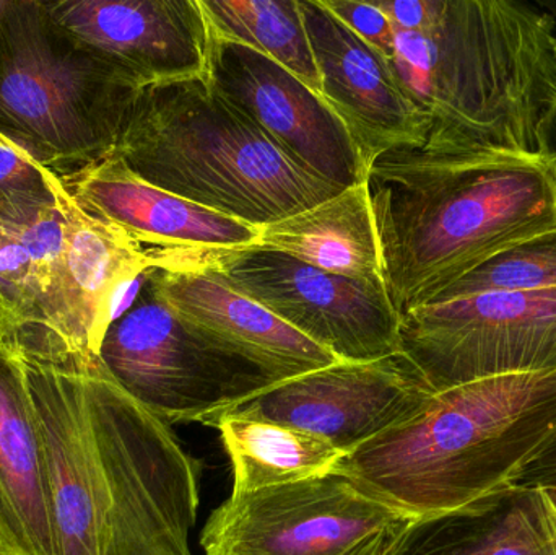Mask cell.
I'll return each instance as SVG.
<instances>
[{"label":"cell","mask_w":556,"mask_h":555,"mask_svg":"<svg viewBox=\"0 0 556 555\" xmlns=\"http://www.w3.org/2000/svg\"><path fill=\"white\" fill-rule=\"evenodd\" d=\"M20 361V358H18ZM59 555H194L202 465L98 357L20 361Z\"/></svg>","instance_id":"1"},{"label":"cell","mask_w":556,"mask_h":555,"mask_svg":"<svg viewBox=\"0 0 556 555\" xmlns=\"http://www.w3.org/2000/svg\"><path fill=\"white\" fill-rule=\"evenodd\" d=\"M395 28L392 72L430 119L425 146L539 155L556 101V20L521 0H375Z\"/></svg>","instance_id":"2"},{"label":"cell","mask_w":556,"mask_h":555,"mask_svg":"<svg viewBox=\"0 0 556 555\" xmlns=\"http://www.w3.org/2000/svg\"><path fill=\"white\" fill-rule=\"evenodd\" d=\"M386 290L399 316L513 244L556 230V169L525 153L402 147L366 175Z\"/></svg>","instance_id":"3"},{"label":"cell","mask_w":556,"mask_h":555,"mask_svg":"<svg viewBox=\"0 0 556 555\" xmlns=\"http://www.w3.org/2000/svg\"><path fill=\"white\" fill-rule=\"evenodd\" d=\"M555 432L556 370L483 378L430 394L333 472L417 520L508 488Z\"/></svg>","instance_id":"4"},{"label":"cell","mask_w":556,"mask_h":555,"mask_svg":"<svg viewBox=\"0 0 556 555\" xmlns=\"http://www.w3.org/2000/svg\"><path fill=\"white\" fill-rule=\"evenodd\" d=\"M113 153L143 181L254 227L343 191L291 160L207 75L142 87Z\"/></svg>","instance_id":"5"},{"label":"cell","mask_w":556,"mask_h":555,"mask_svg":"<svg viewBox=\"0 0 556 555\" xmlns=\"http://www.w3.org/2000/svg\"><path fill=\"white\" fill-rule=\"evenodd\" d=\"M140 85L65 33L45 0H9L0 20V134L55 175L116 147Z\"/></svg>","instance_id":"6"},{"label":"cell","mask_w":556,"mask_h":555,"mask_svg":"<svg viewBox=\"0 0 556 555\" xmlns=\"http://www.w3.org/2000/svg\"><path fill=\"white\" fill-rule=\"evenodd\" d=\"M147 273L132 302L108 329L98 358L153 416L169 426H212L222 414L285 381L179 319L156 295Z\"/></svg>","instance_id":"7"},{"label":"cell","mask_w":556,"mask_h":555,"mask_svg":"<svg viewBox=\"0 0 556 555\" xmlns=\"http://www.w3.org/2000/svg\"><path fill=\"white\" fill-rule=\"evenodd\" d=\"M399 354L431 394L556 370V289L433 302L401 316Z\"/></svg>","instance_id":"8"},{"label":"cell","mask_w":556,"mask_h":555,"mask_svg":"<svg viewBox=\"0 0 556 555\" xmlns=\"http://www.w3.org/2000/svg\"><path fill=\"white\" fill-rule=\"evenodd\" d=\"M172 260L220 274L339 362H375L399 354L401 316L381 283L324 273L261 247L189 251Z\"/></svg>","instance_id":"9"},{"label":"cell","mask_w":556,"mask_h":555,"mask_svg":"<svg viewBox=\"0 0 556 555\" xmlns=\"http://www.w3.org/2000/svg\"><path fill=\"white\" fill-rule=\"evenodd\" d=\"M414 518L332 475L231 494L201 534L205 555H384Z\"/></svg>","instance_id":"10"},{"label":"cell","mask_w":556,"mask_h":555,"mask_svg":"<svg viewBox=\"0 0 556 555\" xmlns=\"http://www.w3.org/2000/svg\"><path fill=\"white\" fill-rule=\"evenodd\" d=\"M65 244L54 292L36 328L12 352L20 361L98 357L108 329L132 302L152 251L88 215L62 186Z\"/></svg>","instance_id":"11"},{"label":"cell","mask_w":556,"mask_h":555,"mask_svg":"<svg viewBox=\"0 0 556 555\" xmlns=\"http://www.w3.org/2000/svg\"><path fill=\"white\" fill-rule=\"evenodd\" d=\"M207 78L291 160L346 189L366 181L368 163L317 91L274 59L211 31Z\"/></svg>","instance_id":"12"},{"label":"cell","mask_w":556,"mask_h":555,"mask_svg":"<svg viewBox=\"0 0 556 555\" xmlns=\"http://www.w3.org/2000/svg\"><path fill=\"white\" fill-rule=\"evenodd\" d=\"M430 394L397 354L307 371L225 414L313 433L346 456L408 419Z\"/></svg>","instance_id":"13"},{"label":"cell","mask_w":556,"mask_h":555,"mask_svg":"<svg viewBox=\"0 0 556 555\" xmlns=\"http://www.w3.org/2000/svg\"><path fill=\"white\" fill-rule=\"evenodd\" d=\"M51 18L140 85L207 75L211 26L201 0H45Z\"/></svg>","instance_id":"14"},{"label":"cell","mask_w":556,"mask_h":555,"mask_svg":"<svg viewBox=\"0 0 556 555\" xmlns=\"http://www.w3.org/2000/svg\"><path fill=\"white\" fill-rule=\"evenodd\" d=\"M320 78V94L369 163L427 140L430 119L402 90L381 52L340 22L323 0H300Z\"/></svg>","instance_id":"15"},{"label":"cell","mask_w":556,"mask_h":555,"mask_svg":"<svg viewBox=\"0 0 556 555\" xmlns=\"http://www.w3.org/2000/svg\"><path fill=\"white\" fill-rule=\"evenodd\" d=\"M59 179L88 215L152 253L256 247L260 238V227L143 181L113 152Z\"/></svg>","instance_id":"16"},{"label":"cell","mask_w":556,"mask_h":555,"mask_svg":"<svg viewBox=\"0 0 556 555\" xmlns=\"http://www.w3.org/2000/svg\"><path fill=\"white\" fill-rule=\"evenodd\" d=\"M162 302L201 335L276 374L281 380L337 364L269 310L230 286L220 274L176 263L147 273Z\"/></svg>","instance_id":"17"},{"label":"cell","mask_w":556,"mask_h":555,"mask_svg":"<svg viewBox=\"0 0 556 555\" xmlns=\"http://www.w3.org/2000/svg\"><path fill=\"white\" fill-rule=\"evenodd\" d=\"M384 555H556V504L551 492L508 485L412 520Z\"/></svg>","instance_id":"18"},{"label":"cell","mask_w":556,"mask_h":555,"mask_svg":"<svg viewBox=\"0 0 556 555\" xmlns=\"http://www.w3.org/2000/svg\"><path fill=\"white\" fill-rule=\"evenodd\" d=\"M0 546L5 555H59L35 404L22 362L2 345Z\"/></svg>","instance_id":"19"},{"label":"cell","mask_w":556,"mask_h":555,"mask_svg":"<svg viewBox=\"0 0 556 555\" xmlns=\"http://www.w3.org/2000/svg\"><path fill=\"white\" fill-rule=\"evenodd\" d=\"M256 247L287 254L324 273L386 286L366 181L307 211L260 227Z\"/></svg>","instance_id":"20"},{"label":"cell","mask_w":556,"mask_h":555,"mask_svg":"<svg viewBox=\"0 0 556 555\" xmlns=\"http://www.w3.org/2000/svg\"><path fill=\"white\" fill-rule=\"evenodd\" d=\"M212 427L220 432L231 462V494H251L324 478L345 458L326 440L281 424L224 414Z\"/></svg>","instance_id":"21"},{"label":"cell","mask_w":556,"mask_h":555,"mask_svg":"<svg viewBox=\"0 0 556 555\" xmlns=\"http://www.w3.org/2000/svg\"><path fill=\"white\" fill-rule=\"evenodd\" d=\"M201 5L214 35L274 59L320 94L300 0H201Z\"/></svg>","instance_id":"22"},{"label":"cell","mask_w":556,"mask_h":555,"mask_svg":"<svg viewBox=\"0 0 556 555\" xmlns=\"http://www.w3.org/2000/svg\"><path fill=\"white\" fill-rule=\"evenodd\" d=\"M556 289V230L528 238L500 251L438 293L430 303L486 293Z\"/></svg>","instance_id":"23"},{"label":"cell","mask_w":556,"mask_h":555,"mask_svg":"<svg viewBox=\"0 0 556 555\" xmlns=\"http://www.w3.org/2000/svg\"><path fill=\"white\" fill-rule=\"evenodd\" d=\"M62 182L0 134V222L25 225L58 207Z\"/></svg>","instance_id":"24"},{"label":"cell","mask_w":556,"mask_h":555,"mask_svg":"<svg viewBox=\"0 0 556 555\" xmlns=\"http://www.w3.org/2000/svg\"><path fill=\"white\" fill-rule=\"evenodd\" d=\"M323 2L363 41L381 52L386 61L392 58L395 28L388 15L375 2H352V0H323Z\"/></svg>","instance_id":"25"},{"label":"cell","mask_w":556,"mask_h":555,"mask_svg":"<svg viewBox=\"0 0 556 555\" xmlns=\"http://www.w3.org/2000/svg\"><path fill=\"white\" fill-rule=\"evenodd\" d=\"M516 488L542 489L556 494V432L552 439L519 469L511 481Z\"/></svg>","instance_id":"26"},{"label":"cell","mask_w":556,"mask_h":555,"mask_svg":"<svg viewBox=\"0 0 556 555\" xmlns=\"http://www.w3.org/2000/svg\"><path fill=\"white\" fill-rule=\"evenodd\" d=\"M538 143L539 155L551 160L556 169V101L539 124Z\"/></svg>","instance_id":"27"},{"label":"cell","mask_w":556,"mask_h":555,"mask_svg":"<svg viewBox=\"0 0 556 555\" xmlns=\"http://www.w3.org/2000/svg\"><path fill=\"white\" fill-rule=\"evenodd\" d=\"M7 5H9V0H0V20H2L3 12H5Z\"/></svg>","instance_id":"28"},{"label":"cell","mask_w":556,"mask_h":555,"mask_svg":"<svg viewBox=\"0 0 556 555\" xmlns=\"http://www.w3.org/2000/svg\"><path fill=\"white\" fill-rule=\"evenodd\" d=\"M552 494V497H554V501H555V504H556V494H554V492H551Z\"/></svg>","instance_id":"29"},{"label":"cell","mask_w":556,"mask_h":555,"mask_svg":"<svg viewBox=\"0 0 556 555\" xmlns=\"http://www.w3.org/2000/svg\"><path fill=\"white\" fill-rule=\"evenodd\" d=\"M0 555H5V553H3L2 546H0Z\"/></svg>","instance_id":"30"},{"label":"cell","mask_w":556,"mask_h":555,"mask_svg":"<svg viewBox=\"0 0 556 555\" xmlns=\"http://www.w3.org/2000/svg\"><path fill=\"white\" fill-rule=\"evenodd\" d=\"M0 310H2V302H0Z\"/></svg>","instance_id":"31"}]
</instances>
